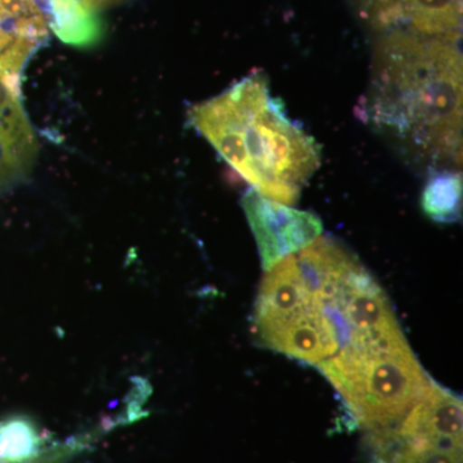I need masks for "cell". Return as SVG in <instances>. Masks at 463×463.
Wrapping results in <instances>:
<instances>
[{"mask_svg": "<svg viewBox=\"0 0 463 463\" xmlns=\"http://www.w3.org/2000/svg\"><path fill=\"white\" fill-rule=\"evenodd\" d=\"M459 36L395 30L374 52L364 114L417 154L461 161Z\"/></svg>", "mask_w": 463, "mask_h": 463, "instance_id": "cell-1", "label": "cell"}, {"mask_svg": "<svg viewBox=\"0 0 463 463\" xmlns=\"http://www.w3.org/2000/svg\"><path fill=\"white\" fill-rule=\"evenodd\" d=\"M254 334L261 346L317 367L343 347L325 298L295 254L267 270L255 304Z\"/></svg>", "mask_w": 463, "mask_h": 463, "instance_id": "cell-4", "label": "cell"}, {"mask_svg": "<svg viewBox=\"0 0 463 463\" xmlns=\"http://www.w3.org/2000/svg\"><path fill=\"white\" fill-rule=\"evenodd\" d=\"M422 209L429 218L439 223L458 221L462 205V175L459 173L432 174L422 194Z\"/></svg>", "mask_w": 463, "mask_h": 463, "instance_id": "cell-10", "label": "cell"}, {"mask_svg": "<svg viewBox=\"0 0 463 463\" xmlns=\"http://www.w3.org/2000/svg\"><path fill=\"white\" fill-rule=\"evenodd\" d=\"M18 70L0 65V170H23L35 154V136L20 93Z\"/></svg>", "mask_w": 463, "mask_h": 463, "instance_id": "cell-7", "label": "cell"}, {"mask_svg": "<svg viewBox=\"0 0 463 463\" xmlns=\"http://www.w3.org/2000/svg\"><path fill=\"white\" fill-rule=\"evenodd\" d=\"M41 438L23 420L0 423V463H29L39 456Z\"/></svg>", "mask_w": 463, "mask_h": 463, "instance_id": "cell-12", "label": "cell"}, {"mask_svg": "<svg viewBox=\"0 0 463 463\" xmlns=\"http://www.w3.org/2000/svg\"><path fill=\"white\" fill-rule=\"evenodd\" d=\"M48 27L67 44L85 47L99 41L100 23L96 9L80 0H47Z\"/></svg>", "mask_w": 463, "mask_h": 463, "instance_id": "cell-8", "label": "cell"}, {"mask_svg": "<svg viewBox=\"0 0 463 463\" xmlns=\"http://www.w3.org/2000/svg\"><path fill=\"white\" fill-rule=\"evenodd\" d=\"M362 14L376 29L405 24L403 0H358Z\"/></svg>", "mask_w": 463, "mask_h": 463, "instance_id": "cell-13", "label": "cell"}, {"mask_svg": "<svg viewBox=\"0 0 463 463\" xmlns=\"http://www.w3.org/2000/svg\"><path fill=\"white\" fill-rule=\"evenodd\" d=\"M84 5H90V8L99 11V9L111 7V5H118L124 0H80Z\"/></svg>", "mask_w": 463, "mask_h": 463, "instance_id": "cell-14", "label": "cell"}, {"mask_svg": "<svg viewBox=\"0 0 463 463\" xmlns=\"http://www.w3.org/2000/svg\"><path fill=\"white\" fill-rule=\"evenodd\" d=\"M191 124L267 199L294 205L321 164L315 139L289 120L261 72L194 106Z\"/></svg>", "mask_w": 463, "mask_h": 463, "instance_id": "cell-2", "label": "cell"}, {"mask_svg": "<svg viewBox=\"0 0 463 463\" xmlns=\"http://www.w3.org/2000/svg\"><path fill=\"white\" fill-rule=\"evenodd\" d=\"M318 370L365 431L398 422L431 383L401 327L344 346Z\"/></svg>", "mask_w": 463, "mask_h": 463, "instance_id": "cell-3", "label": "cell"}, {"mask_svg": "<svg viewBox=\"0 0 463 463\" xmlns=\"http://www.w3.org/2000/svg\"><path fill=\"white\" fill-rule=\"evenodd\" d=\"M12 41H14V35L5 32L3 27H0V53H2L9 44H11Z\"/></svg>", "mask_w": 463, "mask_h": 463, "instance_id": "cell-15", "label": "cell"}, {"mask_svg": "<svg viewBox=\"0 0 463 463\" xmlns=\"http://www.w3.org/2000/svg\"><path fill=\"white\" fill-rule=\"evenodd\" d=\"M0 27L39 44L48 38L50 30L38 0H0Z\"/></svg>", "mask_w": 463, "mask_h": 463, "instance_id": "cell-11", "label": "cell"}, {"mask_svg": "<svg viewBox=\"0 0 463 463\" xmlns=\"http://www.w3.org/2000/svg\"><path fill=\"white\" fill-rule=\"evenodd\" d=\"M462 401L431 380L392 425L365 431L371 463H462Z\"/></svg>", "mask_w": 463, "mask_h": 463, "instance_id": "cell-5", "label": "cell"}, {"mask_svg": "<svg viewBox=\"0 0 463 463\" xmlns=\"http://www.w3.org/2000/svg\"><path fill=\"white\" fill-rule=\"evenodd\" d=\"M405 24L423 36H459L462 0H403Z\"/></svg>", "mask_w": 463, "mask_h": 463, "instance_id": "cell-9", "label": "cell"}, {"mask_svg": "<svg viewBox=\"0 0 463 463\" xmlns=\"http://www.w3.org/2000/svg\"><path fill=\"white\" fill-rule=\"evenodd\" d=\"M242 206L265 270L321 237L323 225L318 216L267 199L255 190L246 192Z\"/></svg>", "mask_w": 463, "mask_h": 463, "instance_id": "cell-6", "label": "cell"}]
</instances>
